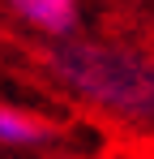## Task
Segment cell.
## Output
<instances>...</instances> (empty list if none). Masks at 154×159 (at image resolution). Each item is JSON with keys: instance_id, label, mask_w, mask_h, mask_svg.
<instances>
[{"instance_id": "1", "label": "cell", "mask_w": 154, "mask_h": 159, "mask_svg": "<svg viewBox=\"0 0 154 159\" xmlns=\"http://www.w3.org/2000/svg\"><path fill=\"white\" fill-rule=\"evenodd\" d=\"M47 69L94 112L154 129V52L111 39H64L51 48Z\"/></svg>"}, {"instance_id": "2", "label": "cell", "mask_w": 154, "mask_h": 159, "mask_svg": "<svg viewBox=\"0 0 154 159\" xmlns=\"http://www.w3.org/2000/svg\"><path fill=\"white\" fill-rule=\"evenodd\" d=\"M4 9L47 39H73L81 26V0H4Z\"/></svg>"}, {"instance_id": "3", "label": "cell", "mask_w": 154, "mask_h": 159, "mask_svg": "<svg viewBox=\"0 0 154 159\" xmlns=\"http://www.w3.org/2000/svg\"><path fill=\"white\" fill-rule=\"evenodd\" d=\"M51 138H56V129L39 112L17 107V103H0V146L4 151H34Z\"/></svg>"}]
</instances>
